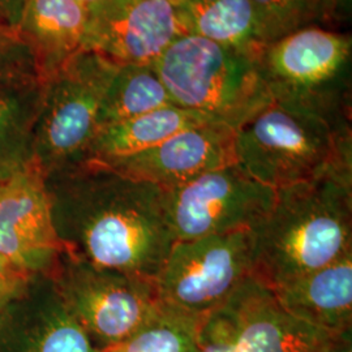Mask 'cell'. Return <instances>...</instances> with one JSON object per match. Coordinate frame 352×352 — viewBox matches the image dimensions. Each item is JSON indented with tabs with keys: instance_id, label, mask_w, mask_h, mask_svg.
I'll list each match as a JSON object with an SVG mask.
<instances>
[{
	"instance_id": "obj_1",
	"label": "cell",
	"mask_w": 352,
	"mask_h": 352,
	"mask_svg": "<svg viewBox=\"0 0 352 352\" xmlns=\"http://www.w3.org/2000/svg\"><path fill=\"white\" fill-rule=\"evenodd\" d=\"M51 218L69 254L155 279L176 241L166 189L82 161L45 176Z\"/></svg>"
},
{
	"instance_id": "obj_2",
	"label": "cell",
	"mask_w": 352,
	"mask_h": 352,
	"mask_svg": "<svg viewBox=\"0 0 352 352\" xmlns=\"http://www.w3.org/2000/svg\"><path fill=\"white\" fill-rule=\"evenodd\" d=\"M252 239V277L270 289L352 254V167L277 189Z\"/></svg>"
},
{
	"instance_id": "obj_3",
	"label": "cell",
	"mask_w": 352,
	"mask_h": 352,
	"mask_svg": "<svg viewBox=\"0 0 352 352\" xmlns=\"http://www.w3.org/2000/svg\"><path fill=\"white\" fill-rule=\"evenodd\" d=\"M236 164L270 188L352 167L351 123L287 102H269L236 129Z\"/></svg>"
},
{
	"instance_id": "obj_4",
	"label": "cell",
	"mask_w": 352,
	"mask_h": 352,
	"mask_svg": "<svg viewBox=\"0 0 352 352\" xmlns=\"http://www.w3.org/2000/svg\"><path fill=\"white\" fill-rule=\"evenodd\" d=\"M261 46L243 49L186 34L153 68L175 106L238 129L272 101L260 68Z\"/></svg>"
},
{
	"instance_id": "obj_5",
	"label": "cell",
	"mask_w": 352,
	"mask_h": 352,
	"mask_svg": "<svg viewBox=\"0 0 352 352\" xmlns=\"http://www.w3.org/2000/svg\"><path fill=\"white\" fill-rule=\"evenodd\" d=\"M258 59L272 100L351 123V34L302 28L263 45Z\"/></svg>"
},
{
	"instance_id": "obj_6",
	"label": "cell",
	"mask_w": 352,
	"mask_h": 352,
	"mask_svg": "<svg viewBox=\"0 0 352 352\" xmlns=\"http://www.w3.org/2000/svg\"><path fill=\"white\" fill-rule=\"evenodd\" d=\"M118 68L100 52L82 50L45 81L33 145V164L42 175L85 160Z\"/></svg>"
},
{
	"instance_id": "obj_7",
	"label": "cell",
	"mask_w": 352,
	"mask_h": 352,
	"mask_svg": "<svg viewBox=\"0 0 352 352\" xmlns=\"http://www.w3.org/2000/svg\"><path fill=\"white\" fill-rule=\"evenodd\" d=\"M50 277L69 312L102 352L132 338L162 304L155 279L90 264L65 250Z\"/></svg>"
},
{
	"instance_id": "obj_8",
	"label": "cell",
	"mask_w": 352,
	"mask_h": 352,
	"mask_svg": "<svg viewBox=\"0 0 352 352\" xmlns=\"http://www.w3.org/2000/svg\"><path fill=\"white\" fill-rule=\"evenodd\" d=\"M252 231L176 240L155 277L161 302L202 318L252 277Z\"/></svg>"
},
{
	"instance_id": "obj_9",
	"label": "cell",
	"mask_w": 352,
	"mask_h": 352,
	"mask_svg": "<svg viewBox=\"0 0 352 352\" xmlns=\"http://www.w3.org/2000/svg\"><path fill=\"white\" fill-rule=\"evenodd\" d=\"M277 190L238 164H226L166 190V206L176 240L252 231L272 212Z\"/></svg>"
},
{
	"instance_id": "obj_10",
	"label": "cell",
	"mask_w": 352,
	"mask_h": 352,
	"mask_svg": "<svg viewBox=\"0 0 352 352\" xmlns=\"http://www.w3.org/2000/svg\"><path fill=\"white\" fill-rule=\"evenodd\" d=\"M88 14L85 49L118 65H153L188 34L175 0H106Z\"/></svg>"
},
{
	"instance_id": "obj_11",
	"label": "cell",
	"mask_w": 352,
	"mask_h": 352,
	"mask_svg": "<svg viewBox=\"0 0 352 352\" xmlns=\"http://www.w3.org/2000/svg\"><path fill=\"white\" fill-rule=\"evenodd\" d=\"M63 252L42 173L33 164L1 180L0 254L34 277L51 276Z\"/></svg>"
},
{
	"instance_id": "obj_12",
	"label": "cell",
	"mask_w": 352,
	"mask_h": 352,
	"mask_svg": "<svg viewBox=\"0 0 352 352\" xmlns=\"http://www.w3.org/2000/svg\"><path fill=\"white\" fill-rule=\"evenodd\" d=\"M0 352H102L67 308L50 276H34L0 311Z\"/></svg>"
},
{
	"instance_id": "obj_13",
	"label": "cell",
	"mask_w": 352,
	"mask_h": 352,
	"mask_svg": "<svg viewBox=\"0 0 352 352\" xmlns=\"http://www.w3.org/2000/svg\"><path fill=\"white\" fill-rule=\"evenodd\" d=\"M235 135L236 129L232 126L206 123L179 132L148 151L103 166L168 190L218 167L236 164Z\"/></svg>"
},
{
	"instance_id": "obj_14",
	"label": "cell",
	"mask_w": 352,
	"mask_h": 352,
	"mask_svg": "<svg viewBox=\"0 0 352 352\" xmlns=\"http://www.w3.org/2000/svg\"><path fill=\"white\" fill-rule=\"evenodd\" d=\"M221 308L241 352H317L337 337L289 315L273 291L253 277Z\"/></svg>"
},
{
	"instance_id": "obj_15",
	"label": "cell",
	"mask_w": 352,
	"mask_h": 352,
	"mask_svg": "<svg viewBox=\"0 0 352 352\" xmlns=\"http://www.w3.org/2000/svg\"><path fill=\"white\" fill-rule=\"evenodd\" d=\"M88 10L78 0H29L16 30L43 81L85 49Z\"/></svg>"
},
{
	"instance_id": "obj_16",
	"label": "cell",
	"mask_w": 352,
	"mask_h": 352,
	"mask_svg": "<svg viewBox=\"0 0 352 352\" xmlns=\"http://www.w3.org/2000/svg\"><path fill=\"white\" fill-rule=\"evenodd\" d=\"M285 311L333 336L352 331V254L272 289Z\"/></svg>"
},
{
	"instance_id": "obj_17",
	"label": "cell",
	"mask_w": 352,
	"mask_h": 352,
	"mask_svg": "<svg viewBox=\"0 0 352 352\" xmlns=\"http://www.w3.org/2000/svg\"><path fill=\"white\" fill-rule=\"evenodd\" d=\"M206 123L205 115L177 106H167L138 118L101 128L89 146L84 161L110 164L128 158L173 138L176 133Z\"/></svg>"
},
{
	"instance_id": "obj_18",
	"label": "cell",
	"mask_w": 352,
	"mask_h": 352,
	"mask_svg": "<svg viewBox=\"0 0 352 352\" xmlns=\"http://www.w3.org/2000/svg\"><path fill=\"white\" fill-rule=\"evenodd\" d=\"M43 90L45 81L39 77L0 88V182L33 166Z\"/></svg>"
},
{
	"instance_id": "obj_19",
	"label": "cell",
	"mask_w": 352,
	"mask_h": 352,
	"mask_svg": "<svg viewBox=\"0 0 352 352\" xmlns=\"http://www.w3.org/2000/svg\"><path fill=\"white\" fill-rule=\"evenodd\" d=\"M175 1L188 34L243 49L261 46L250 0Z\"/></svg>"
},
{
	"instance_id": "obj_20",
	"label": "cell",
	"mask_w": 352,
	"mask_h": 352,
	"mask_svg": "<svg viewBox=\"0 0 352 352\" xmlns=\"http://www.w3.org/2000/svg\"><path fill=\"white\" fill-rule=\"evenodd\" d=\"M167 106L175 104L153 65H119L102 102L98 131Z\"/></svg>"
},
{
	"instance_id": "obj_21",
	"label": "cell",
	"mask_w": 352,
	"mask_h": 352,
	"mask_svg": "<svg viewBox=\"0 0 352 352\" xmlns=\"http://www.w3.org/2000/svg\"><path fill=\"white\" fill-rule=\"evenodd\" d=\"M261 45L308 26L337 21L334 0H250Z\"/></svg>"
},
{
	"instance_id": "obj_22",
	"label": "cell",
	"mask_w": 352,
	"mask_h": 352,
	"mask_svg": "<svg viewBox=\"0 0 352 352\" xmlns=\"http://www.w3.org/2000/svg\"><path fill=\"white\" fill-rule=\"evenodd\" d=\"M199 321L162 302L157 315L139 333L103 352H196Z\"/></svg>"
},
{
	"instance_id": "obj_23",
	"label": "cell",
	"mask_w": 352,
	"mask_h": 352,
	"mask_svg": "<svg viewBox=\"0 0 352 352\" xmlns=\"http://www.w3.org/2000/svg\"><path fill=\"white\" fill-rule=\"evenodd\" d=\"M33 77L39 76L25 45L16 34L0 32V88Z\"/></svg>"
},
{
	"instance_id": "obj_24",
	"label": "cell",
	"mask_w": 352,
	"mask_h": 352,
	"mask_svg": "<svg viewBox=\"0 0 352 352\" xmlns=\"http://www.w3.org/2000/svg\"><path fill=\"white\" fill-rule=\"evenodd\" d=\"M196 352H241L231 322L221 307L200 318Z\"/></svg>"
},
{
	"instance_id": "obj_25",
	"label": "cell",
	"mask_w": 352,
	"mask_h": 352,
	"mask_svg": "<svg viewBox=\"0 0 352 352\" xmlns=\"http://www.w3.org/2000/svg\"><path fill=\"white\" fill-rule=\"evenodd\" d=\"M32 278L0 254V311L25 289Z\"/></svg>"
},
{
	"instance_id": "obj_26",
	"label": "cell",
	"mask_w": 352,
	"mask_h": 352,
	"mask_svg": "<svg viewBox=\"0 0 352 352\" xmlns=\"http://www.w3.org/2000/svg\"><path fill=\"white\" fill-rule=\"evenodd\" d=\"M29 0H0V32L16 34Z\"/></svg>"
},
{
	"instance_id": "obj_27",
	"label": "cell",
	"mask_w": 352,
	"mask_h": 352,
	"mask_svg": "<svg viewBox=\"0 0 352 352\" xmlns=\"http://www.w3.org/2000/svg\"><path fill=\"white\" fill-rule=\"evenodd\" d=\"M317 352H352L351 334L337 336Z\"/></svg>"
},
{
	"instance_id": "obj_28",
	"label": "cell",
	"mask_w": 352,
	"mask_h": 352,
	"mask_svg": "<svg viewBox=\"0 0 352 352\" xmlns=\"http://www.w3.org/2000/svg\"><path fill=\"white\" fill-rule=\"evenodd\" d=\"M336 14L338 19H347L351 14L352 0H334Z\"/></svg>"
},
{
	"instance_id": "obj_29",
	"label": "cell",
	"mask_w": 352,
	"mask_h": 352,
	"mask_svg": "<svg viewBox=\"0 0 352 352\" xmlns=\"http://www.w3.org/2000/svg\"><path fill=\"white\" fill-rule=\"evenodd\" d=\"M87 10L89 11H91V10H94L96 7H98L100 4H102L103 1H106V0H78Z\"/></svg>"
}]
</instances>
